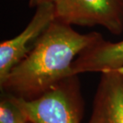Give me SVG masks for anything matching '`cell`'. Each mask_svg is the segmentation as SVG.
I'll list each match as a JSON object with an SVG mask.
<instances>
[{
	"label": "cell",
	"mask_w": 123,
	"mask_h": 123,
	"mask_svg": "<svg viewBox=\"0 0 123 123\" xmlns=\"http://www.w3.org/2000/svg\"><path fill=\"white\" fill-rule=\"evenodd\" d=\"M28 118L22 109L18 98L1 90L0 123H28Z\"/></svg>",
	"instance_id": "7"
},
{
	"label": "cell",
	"mask_w": 123,
	"mask_h": 123,
	"mask_svg": "<svg viewBox=\"0 0 123 123\" xmlns=\"http://www.w3.org/2000/svg\"><path fill=\"white\" fill-rule=\"evenodd\" d=\"M28 123H31V122H28Z\"/></svg>",
	"instance_id": "9"
},
{
	"label": "cell",
	"mask_w": 123,
	"mask_h": 123,
	"mask_svg": "<svg viewBox=\"0 0 123 123\" xmlns=\"http://www.w3.org/2000/svg\"><path fill=\"white\" fill-rule=\"evenodd\" d=\"M55 20L70 26H100L114 35L123 32V0H55Z\"/></svg>",
	"instance_id": "3"
},
{
	"label": "cell",
	"mask_w": 123,
	"mask_h": 123,
	"mask_svg": "<svg viewBox=\"0 0 123 123\" xmlns=\"http://www.w3.org/2000/svg\"><path fill=\"white\" fill-rule=\"evenodd\" d=\"M55 0H29V7L37 8L38 6L44 4H54Z\"/></svg>",
	"instance_id": "8"
},
{
	"label": "cell",
	"mask_w": 123,
	"mask_h": 123,
	"mask_svg": "<svg viewBox=\"0 0 123 123\" xmlns=\"http://www.w3.org/2000/svg\"><path fill=\"white\" fill-rule=\"evenodd\" d=\"M88 123H123V67L101 73Z\"/></svg>",
	"instance_id": "5"
},
{
	"label": "cell",
	"mask_w": 123,
	"mask_h": 123,
	"mask_svg": "<svg viewBox=\"0 0 123 123\" xmlns=\"http://www.w3.org/2000/svg\"><path fill=\"white\" fill-rule=\"evenodd\" d=\"M18 102L31 123H81L83 117L78 74L64 78L37 98H18Z\"/></svg>",
	"instance_id": "2"
},
{
	"label": "cell",
	"mask_w": 123,
	"mask_h": 123,
	"mask_svg": "<svg viewBox=\"0 0 123 123\" xmlns=\"http://www.w3.org/2000/svg\"><path fill=\"white\" fill-rule=\"evenodd\" d=\"M54 20V4L41 5L35 8L34 16L21 33L0 43V83L28 55L39 37Z\"/></svg>",
	"instance_id": "4"
},
{
	"label": "cell",
	"mask_w": 123,
	"mask_h": 123,
	"mask_svg": "<svg viewBox=\"0 0 123 123\" xmlns=\"http://www.w3.org/2000/svg\"><path fill=\"white\" fill-rule=\"evenodd\" d=\"M102 38L98 32L81 34L72 26L54 20L28 55L0 83V89L24 99L37 98L64 78L74 75V60Z\"/></svg>",
	"instance_id": "1"
},
{
	"label": "cell",
	"mask_w": 123,
	"mask_h": 123,
	"mask_svg": "<svg viewBox=\"0 0 123 123\" xmlns=\"http://www.w3.org/2000/svg\"><path fill=\"white\" fill-rule=\"evenodd\" d=\"M123 67V40L112 43L98 42L78 56L73 63V72L79 74L86 72H99Z\"/></svg>",
	"instance_id": "6"
}]
</instances>
